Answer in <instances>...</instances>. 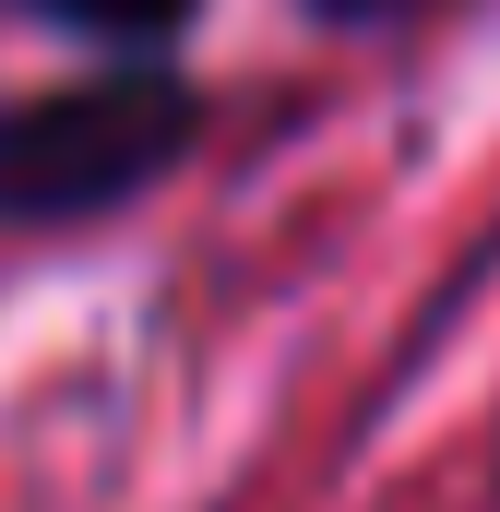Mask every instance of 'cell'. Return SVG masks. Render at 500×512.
Returning a JSON list of instances; mask_svg holds the SVG:
<instances>
[{
	"label": "cell",
	"instance_id": "obj_2",
	"mask_svg": "<svg viewBox=\"0 0 500 512\" xmlns=\"http://www.w3.org/2000/svg\"><path fill=\"white\" fill-rule=\"evenodd\" d=\"M24 24L96 48V60H179V36L215 12V0H12Z\"/></svg>",
	"mask_w": 500,
	"mask_h": 512
},
{
	"label": "cell",
	"instance_id": "obj_1",
	"mask_svg": "<svg viewBox=\"0 0 500 512\" xmlns=\"http://www.w3.org/2000/svg\"><path fill=\"white\" fill-rule=\"evenodd\" d=\"M215 131L191 60H84L0 96V239H72L155 203Z\"/></svg>",
	"mask_w": 500,
	"mask_h": 512
},
{
	"label": "cell",
	"instance_id": "obj_3",
	"mask_svg": "<svg viewBox=\"0 0 500 512\" xmlns=\"http://www.w3.org/2000/svg\"><path fill=\"white\" fill-rule=\"evenodd\" d=\"M322 36H405V24H429V12H453V0H298Z\"/></svg>",
	"mask_w": 500,
	"mask_h": 512
}]
</instances>
